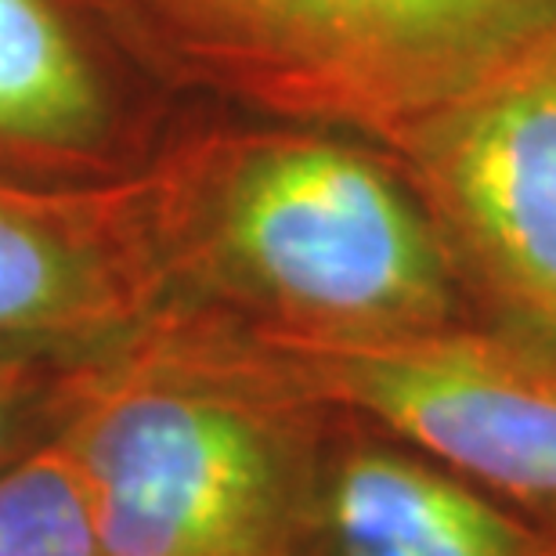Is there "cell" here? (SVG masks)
I'll use <instances>...</instances> for the list:
<instances>
[{
	"label": "cell",
	"instance_id": "cell-1",
	"mask_svg": "<svg viewBox=\"0 0 556 556\" xmlns=\"http://www.w3.org/2000/svg\"><path fill=\"white\" fill-rule=\"evenodd\" d=\"M296 394L268 358L231 362L160 318L87 362L62 433L102 556H318Z\"/></svg>",
	"mask_w": 556,
	"mask_h": 556
},
{
	"label": "cell",
	"instance_id": "cell-2",
	"mask_svg": "<svg viewBox=\"0 0 556 556\" xmlns=\"http://www.w3.org/2000/svg\"><path fill=\"white\" fill-rule=\"evenodd\" d=\"M214 268L275 311L264 329H430L448 275L427 220L365 155L326 141L250 152L210 214Z\"/></svg>",
	"mask_w": 556,
	"mask_h": 556
},
{
	"label": "cell",
	"instance_id": "cell-3",
	"mask_svg": "<svg viewBox=\"0 0 556 556\" xmlns=\"http://www.w3.org/2000/svg\"><path fill=\"white\" fill-rule=\"evenodd\" d=\"M282 105L376 113L509 48L546 0H94Z\"/></svg>",
	"mask_w": 556,
	"mask_h": 556
},
{
	"label": "cell",
	"instance_id": "cell-4",
	"mask_svg": "<svg viewBox=\"0 0 556 556\" xmlns=\"http://www.w3.org/2000/svg\"><path fill=\"white\" fill-rule=\"evenodd\" d=\"M257 348L311 402L358 408L481 492L556 509V372L546 365L433 326L261 329Z\"/></svg>",
	"mask_w": 556,
	"mask_h": 556
},
{
	"label": "cell",
	"instance_id": "cell-5",
	"mask_svg": "<svg viewBox=\"0 0 556 556\" xmlns=\"http://www.w3.org/2000/svg\"><path fill=\"white\" fill-rule=\"evenodd\" d=\"M155 195L0 185V358L94 362L155 321Z\"/></svg>",
	"mask_w": 556,
	"mask_h": 556
},
{
	"label": "cell",
	"instance_id": "cell-6",
	"mask_svg": "<svg viewBox=\"0 0 556 556\" xmlns=\"http://www.w3.org/2000/svg\"><path fill=\"white\" fill-rule=\"evenodd\" d=\"M438 166L495 271L556 321V54L481 87L444 130Z\"/></svg>",
	"mask_w": 556,
	"mask_h": 556
},
{
	"label": "cell",
	"instance_id": "cell-7",
	"mask_svg": "<svg viewBox=\"0 0 556 556\" xmlns=\"http://www.w3.org/2000/svg\"><path fill=\"white\" fill-rule=\"evenodd\" d=\"M318 556H539V539L433 459L354 448L321 473Z\"/></svg>",
	"mask_w": 556,
	"mask_h": 556
},
{
	"label": "cell",
	"instance_id": "cell-8",
	"mask_svg": "<svg viewBox=\"0 0 556 556\" xmlns=\"http://www.w3.org/2000/svg\"><path fill=\"white\" fill-rule=\"evenodd\" d=\"M109 127V94L51 0H0V144L70 152Z\"/></svg>",
	"mask_w": 556,
	"mask_h": 556
},
{
	"label": "cell",
	"instance_id": "cell-9",
	"mask_svg": "<svg viewBox=\"0 0 556 556\" xmlns=\"http://www.w3.org/2000/svg\"><path fill=\"white\" fill-rule=\"evenodd\" d=\"M0 556H102L91 498L62 427L0 470Z\"/></svg>",
	"mask_w": 556,
	"mask_h": 556
},
{
	"label": "cell",
	"instance_id": "cell-10",
	"mask_svg": "<svg viewBox=\"0 0 556 556\" xmlns=\"http://www.w3.org/2000/svg\"><path fill=\"white\" fill-rule=\"evenodd\" d=\"M84 369L87 362L0 358V470L62 427Z\"/></svg>",
	"mask_w": 556,
	"mask_h": 556
}]
</instances>
